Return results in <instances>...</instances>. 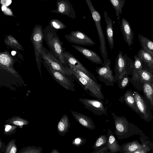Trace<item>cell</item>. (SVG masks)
Wrapping results in <instances>:
<instances>
[{
    "label": "cell",
    "mask_w": 153,
    "mask_h": 153,
    "mask_svg": "<svg viewBox=\"0 0 153 153\" xmlns=\"http://www.w3.org/2000/svg\"><path fill=\"white\" fill-rule=\"evenodd\" d=\"M68 64L69 68L76 77V80L88 94L99 100H104L101 84L91 78L74 66Z\"/></svg>",
    "instance_id": "1"
},
{
    "label": "cell",
    "mask_w": 153,
    "mask_h": 153,
    "mask_svg": "<svg viewBox=\"0 0 153 153\" xmlns=\"http://www.w3.org/2000/svg\"><path fill=\"white\" fill-rule=\"evenodd\" d=\"M111 114L115 127L114 134L117 136L118 139H127L133 135H139L143 132L137 126L129 122L125 117L117 116L114 112H112Z\"/></svg>",
    "instance_id": "2"
},
{
    "label": "cell",
    "mask_w": 153,
    "mask_h": 153,
    "mask_svg": "<svg viewBox=\"0 0 153 153\" xmlns=\"http://www.w3.org/2000/svg\"><path fill=\"white\" fill-rule=\"evenodd\" d=\"M134 65L132 60L122 51L118 53L114 68V75L116 82L125 74H131L132 73Z\"/></svg>",
    "instance_id": "3"
},
{
    "label": "cell",
    "mask_w": 153,
    "mask_h": 153,
    "mask_svg": "<svg viewBox=\"0 0 153 153\" xmlns=\"http://www.w3.org/2000/svg\"><path fill=\"white\" fill-rule=\"evenodd\" d=\"M91 13L98 32L100 43V49L103 59L108 58L107 51L104 35L101 25L100 14L94 7L91 0H85Z\"/></svg>",
    "instance_id": "4"
},
{
    "label": "cell",
    "mask_w": 153,
    "mask_h": 153,
    "mask_svg": "<svg viewBox=\"0 0 153 153\" xmlns=\"http://www.w3.org/2000/svg\"><path fill=\"white\" fill-rule=\"evenodd\" d=\"M111 60L107 58L104 60L102 66L96 67L95 71L100 81L107 86H114L116 82L111 68Z\"/></svg>",
    "instance_id": "5"
},
{
    "label": "cell",
    "mask_w": 153,
    "mask_h": 153,
    "mask_svg": "<svg viewBox=\"0 0 153 153\" xmlns=\"http://www.w3.org/2000/svg\"><path fill=\"white\" fill-rule=\"evenodd\" d=\"M43 40V34L41 28L38 27H35L31 36V40L33 46L36 61L41 75V52L43 47L42 45Z\"/></svg>",
    "instance_id": "6"
},
{
    "label": "cell",
    "mask_w": 153,
    "mask_h": 153,
    "mask_svg": "<svg viewBox=\"0 0 153 153\" xmlns=\"http://www.w3.org/2000/svg\"><path fill=\"white\" fill-rule=\"evenodd\" d=\"M44 63L53 79L60 85L67 90L73 91H76L74 81L71 78L66 77L59 71L52 68L49 63L44 61Z\"/></svg>",
    "instance_id": "7"
},
{
    "label": "cell",
    "mask_w": 153,
    "mask_h": 153,
    "mask_svg": "<svg viewBox=\"0 0 153 153\" xmlns=\"http://www.w3.org/2000/svg\"><path fill=\"white\" fill-rule=\"evenodd\" d=\"M41 58L46 61L53 69L58 71L65 75H71L73 74L70 68L63 66L62 63L49 51H47L43 47L41 52Z\"/></svg>",
    "instance_id": "8"
},
{
    "label": "cell",
    "mask_w": 153,
    "mask_h": 153,
    "mask_svg": "<svg viewBox=\"0 0 153 153\" xmlns=\"http://www.w3.org/2000/svg\"><path fill=\"white\" fill-rule=\"evenodd\" d=\"M79 101L82 104L85 108L96 115H107V107L105 106L102 101L97 99L79 98Z\"/></svg>",
    "instance_id": "9"
},
{
    "label": "cell",
    "mask_w": 153,
    "mask_h": 153,
    "mask_svg": "<svg viewBox=\"0 0 153 153\" xmlns=\"http://www.w3.org/2000/svg\"><path fill=\"white\" fill-rule=\"evenodd\" d=\"M139 115L141 118L145 121L149 122L153 119L151 110L143 97L138 91L134 92Z\"/></svg>",
    "instance_id": "10"
},
{
    "label": "cell",
    "mask_w": 153,
    "mask_h": 153,
    "mask_svg": "<svg viewBox=\"0 0 153 153\" xmlns=\"http://www.w3.org/2000/svg\"><path fill=\"white\" fill-rule=\"evenodd\" d=\"M48 45L56 57L62 64L67 63L64 55V51L59 38L52 34L47 37Z\"/></svg>",
    "instance_id": "11"
},
{
    "label": "cell",
    "mask_w": 153,
    "mask_h": 153,
    "mask_svg": "<svg viewBox=\"0 0 153 153\" xmlns=\"http://www.w3.org/2000/svg\"><path fill=\"white\" fill-rule=\"evenodd\" d=\"M68 41L71 43L82 45L92 46L94 42L89 36L79 30L73 31L65 36Z\"/></svg>",
    "instance_id": "12"
},
{
    "label": "cell",
    "mask_w": 153,
    "mask_h": 153,
    "mask_svg": "<svg viewBox=\"0 0 153 153\" xmlns=\"http://www.w3.org/2000/svg\"><path fill=\"white\" fill-rule=\"evenodd\" d=\"M71 46L85 58L93 63L98 65H103V62L102 59L100 56L95 52L76 45L72 44Z\"/></svg>",
    "instance_id": "13"
},
{
    "label": "cell",
    "mask_w": 153,
    "mask_h": 153,
    "mask_svg": "<svg viewBox=\"0 0 153 153\" xmlns=\"http://www.w3.org/2000/svg\"><path fill=\"white\" fill-rule=\"evenodd\" d=\"M64 55L66 60L68 64L74 66L94 81L97 82L94 76L70 52L64 51Z\"/></svg>",
    "instance_id": "14"
},
{
    "label": "cell",
    "mask_w": 153,
    "mask_h": 153,
    "mask_svg": "<svg viewBox=\"0 0 153 153\" xmlns=\"http://www.w3.org/2000/svg\"><path fill=\"white\" fill-rule=\"evenodd\" d=\"M0 63L1 68L13 75L18 76V74L13 67V60L7 52H0Z\"/></svg>",
    "instance_id": "15"
},
{
    "label": "cell",
    "mask_w": 153,
    "mask_h": 153,
    "mask_svg": "<svg viewBox=\"0 0 153 153\" xmlns=\"http://www.w3.org/2000/svg\"><path fill=\"white\" fill-rule=\"evenodd\" d=\"M120 29L124 41L130 46L133 43L134 34L130 24L124 18L122 19Z\"/></svg>",
    "instance_id": "16"
},
{
    "label": "cell",
    "mask_w": 153,
    "mask_h": 153,
    "mask_svg": "<svg viewBox=\"0 0 153 153\" xmlns=\"http://www.w3.org/2000/svg\"><path fill=\"white\" fill-rule=\"evenodd\" d=\"M71 112L76 121L83 127L91 130L95 129L96 126L90 117L73 111H71Z\"/></svg>",
    "instance_id": "17"
},
{
    "label": "cell",
    "mask_w": 153,
    "mask_h": 153,
    "mask_svg": "<svg viewBox=\"0 0 153 153\" xmlns=\"http://www.w3.org/2000/svg\"><path fill=\"white\" fill-rule=\"evenodd\" d=\"M58 12L73 19H76V13L72 4L68 0H61L58 3Z\"/></svg>",
    "instance_id": "18"
},
{
    "label": "cell",
    "mask_w": 153,
    "mask_h": 153,
    "mask_svg": "<svg viewBox=\"0 0 153 153\" xmlns=\"http://www.w3.org/2000/svg\"><path fill=\"white\" fill-rule=\"evenodd\" d=\"M119 100L122 102L123 101H124L127 105L138 115H139L134 97V93L132 90H127L123 95L120 97Z\"/></svg>",
    "instance_id": "19"
},
{
    "label": "cell",
    "mask_w": 153,
    "mask_h": 153,
    "mask_svg": "<svg viewBox=\"0 0 153 153\" xmlns=\"http://www.w3.org/2000/svg\"><path fill=\"white\" fill-rule=\"evenodd\" d=\"M104 16L106 23V33L108 45L110 49H112L114 46L113 22L111 19L108 16L107 13L104 11Z\"/></svg>",
    "instance_id": "20"
},
{
    "label": "cell",
    "mask_w": 153,
    "mask_h": 153,
    "mask_svg": "<svg viewBox=\"0 0 153 153\" xmlns=\"http://www.w3.org/2000/svg\"><path fill=\"white\" fill-rule=\"evenodd\" d=\"M142 91L145 101L151 110H153V83H144L143 85Z\"/></svg>",
    "instance_id": "21"
},
{
    "label": "cell",
    "mask_w": 153,
    "mask_h": 153,
    "mask_svg": "<svg viewBox=\"0 0 153 153\" xmlns=\"http://www.w3.org/2000/svg\"><path fill=\"white\" fill-rule=\"evenodd\" d=\"M107 136V146L109 150V153H115L119 152L120 146L118 143L114 133L109 129H108Z\"/></svg>",
    "instance_id": "22"
},
{
    "label": "cell",
    "mask_w": 153,
    "mask_h": 153,
    "mask_svg": "<svg viewBox=\"0 0 153 153\" xmlns=\"http://www.w3.org/2000/svg\"><path fill=\"white\" fill-rule=\"evenodd\" d=\"M142 147V145L137 140L124 143L120 146L119 152L123 153H134Z\"/></svg>",
    "instance_id": "23"
},
{
    "label": "cell",
    "mask_w": 153,
    "mask_h": 153,
    "mask_svg": "<svg viewBox=\"0 0 153 153\" xmlns=\"http://www.w3.org/2000/svg\"><path fill=\"white\" fill-rule=\"evenodd\" d=\"M70 127L68 117L67 115L64 114L62 116L58 123V131L60 135L64 136L67 133L69 132Z\"/></svg>",
    "instance_id": "24"
},
{
    "label": "cell",
    "mask_w": 153,
    "mask_h": 153,
    "mask_svg": "<svg viewBox=\"0 0 153 153\" xmlns=\"http://www.w3.org/2000/svg\"><path fill=\"white\" fill-rule=\"evenodd\" d=\"M138 37L143 48L153 57V41L140 34Z\"/></svg>",
    "instance_id": "25"
},
{
    "label": "cell",
    "mask_w": 153,
    "mask_h": 153,
    "mask_svg": "<svg viewBox=\"0 0 153 153\" xmlns=\"http://www.w3.org/2000/svg\"><path fill=\"white\" fill-rule=\"evenodd\" d=\"M138 55L140 61H143L146 63L152 70L153 69V57L143 48L138 51Z\"/></svg>",
    "instance_id": "26"
},
{
    "label": "cell",
    "mask_w": 153,
    "mask_h": 153,
    "mask_svg": "<svg viewBox=\"0 0 153 153\" xmlns=\"http://www.w3.org/2000/svg\"><path fill=\"white\" fill-rule=\"evenodd\" d=\"M107 137L105 134L100 135L92 147L94 150L92 153H96L101 149L107 147Z\"/></svg>",
    "instance_id": "27"
},
{
    "label": "cell",
    "mask_w": 153,
    "mask_h": 153,
    "mask_svg": "<svg viewBox=\"0 0 153 153\" xmlns=\"http://www.w3.org/2000/svg\"><path fill=\"white\" fill-rule=\"evenodd\" d=\"M112 5L115 11L118 21L120 19V15L122 13V9L125 2V0H109Z\"/></svg>",
    "instance_id": "28"
},
{
    "label": "cell",
    "mask_w": 153,
    "mask_h": 153,
    "mask_svg": "<svg viewBox=\"0 0 153 153\" xmlns=\"http://www.w3.org/2000/svg\"><path fill=\"white\" fill-rule=\"evenodd\" d=\"M5 44L16 49L24 51L22 45L18 41L11 36H7L4 40Z\"/></svg>",
    "instance_id": "29"
},
{
    "label": "cell",
    "mask_w": 153,
    "mask_h": 153,
    "mask_svg": "<svg viewBox=\"0 0 153 153\" xmlns=\"http://www.w3.org/2000/svg\"><path fill=\"white\" fill-rule=\"evenodd\" d=\"M140 79L141 83L145 82L153 83V75L151 73L143 69L139 71Z\"/></svg>",
    "instance_id": "30"
},
{
    "label": "cell",
    "mask_w": 153,
    "mask_h": 153,
    "mask_svg": "<svg viewBox=\"0 0 153 153\" xmlns=\"http://www.w3.org/2000/svg\"><path fill=\"white\" fill-rule=\"evenodd\" d=\"M140 137V139L142 142V147L148 150L149 152L151 150H153V143L149 140L143 132L139 134Z\"/></svg>",
    "instance_id": "31"
},
{
    "label": "cell",
    "mask_w": 153,
    "mask_h": 153,
    "mask_svg": "<svg viewBox=\"0 0 153 153\" xmlns=\"http://www.w3.org/2000/svg\"><path fill=\"white\" fill-rule=\"evenodd\" d=\"M6 123L13 125L22 126L27 125L29 122L26 120L21 117L15 116L7 120Z\"/></svg>",
    "instance_id": "32"
},
{
    "label": "cell",
    "mask_w": 153,
    "mask_h": 153,
    "mask_svg": "<svg viewBox=\"0 0 153 153\" xmlns=\"http://www.w3.org/2000/svg\"><path fill=\"white\" fill-rule=\"evenodd\" d=\"M134 62L133 65L134 68V72L133 77L134 79L135 77L138 76L137 73L139 74V71L142 69V67L141 62V61L140 59L137 56L135 55L134 56Z\"/></svg>",
    "instance_id": "33"
},
{
    "label": "cell",
    "mask_w": 153,
    "mask_h": 153,
    "mask_svg": "<svg viewBox=\"0 0 153 153\" xmlns=\"http://www.w3.org/2000/svg\"><path fill=\"white\" fill-rule=\"evenodd\" d=\"M130 79L128 75L126 74L117 81L118 86L120 89H123L128 85Z\"/></svg>",
    "instance_id": "34"
},
{
    "label": "cell",
    "mask_w": 153,
    "mask_h": 153,
    "mask_svg": "<svg viewBox=\"0 0 153 153\" xmlns=\"http://www.w3.org/2000/svg\"><path fill=\"white\" fill-rule=\"evenodd\" d=\"M14 140H12L8 144L5 150V153H16L17 151V147L15 144Z\"/></svg>",
    "instance_id": "35"
},
{
    "label": "cell",
    "mask_w": 153,
    "mask_h": 153,
    "mask_svg": "<svg viewBox=\"0 0 153 153\" xmlns=\"http://www.w3.org/2000/svg\"><path fill=\"white\" fill-rule=\"evenodd\" d=\"M86 142L85 138L79 136L75 138L72 141V144L75 147H78L84 144Z\"/></svg>",
    "instance_id": "36"
},
{
    "label": "cell",
    "mask_w": 153,
    "mask_h": 153,
    "mask_svg": "<svg viewBox=\"0 0 153 153\" xmlns=\"http://www.w3.org/2000/svg\"><path fill=\"white\" fill-rule=\"evenodd\" d=\"M5 129L4 134L6 135L13 134L16 131V129L17 128L16 126H12L8 124L4 126Z\"/></svg>",
    "instance_id": "37"
},
{
    "label": "cell",
    "mask_w": 153,
    "mask_h": 153,
    "mask_svg": "<svg viewBox=\"0 0 153 153\" xmlns=\"http://www.w3.org/2000/svg\"><path fill=\"white\" fill-rule=\"evenodd\" d=\"M34 147H26L23 149L19 152L22 153H40V149H39L38 148Z\"/></svg>",
    "instance_id": "38"
},
{
    "label": "cell",
    "mask_w": 153,
    "mask_h": 153,
    "mask_svg": "<svg viewBox=\"0 0 153 153\" xmlns=\"http://www.w3.org/2000/svg\"><path fill=\"white\" fill-rule=\"evenodd\" d=\"M52 24L53 26L57 29H62L66 27V26L64 24L58 20L53 21Z\"/></svg>",
    "instance_id": "39"
},
{
    "label": "cell",
    "mask_w": 153,
    "mask_h": 153,
    "mask_svg": "<svg viewBox=\"0 0 153 153\" xmlns=\"http://www.w3.org/2000/svg\"><path fill=\"white\" fill-rule=\"evenodd\" d=\"M12 3V0H1V3L6 6L9 5Z\"/></svg>",
    "instance_id": "40"
},
{
    "label": "cell",
    "mask_w": 153,
    "mask_h": 153,
    "mask_svg": "<svg viewBox=\"0 0 153 153\" xmlns=\"http://www.w3.org/2000/svg\"><path fill=\"white\" fill-rule=\"evenodd\" d=\"M3 12L5 15L9 16H13V14L11 10L8 7L6 10L3 11Z\"/></svg>",
    "instance_id": "41"
},
{
    "label": "cell",
    "mask_w": 153,
    "mask_h": 153,
    "mask_svg": "<svg viewBox=\"0 0 153 153\" xmlns=\"http://www.w3.org/2000/svg\"><path fill=\"white\" fill-rule=\"evenodd\" d=\"M7 8V6L4 5H3L1 7V10L3 11L6 10Z\"/></svg>",
    "instance_id": "42"
},
{
    "label": "cell",
    "mask_w": 153,
    "mask_h": 153,
    "mask_svg": "<svg viewBox=\"0 0 153 153\" xmlns=\"http://www.w3.org/2000/svg\"><path fill=\"white\" fill-rule=\"evenodd\" d=\"M16 52L14 51H13L11 52V54L13 55H14L16 54Z\"/></svg>",
    "instance_id": "43"
},
{
    "label": "cell",
    "mask_w": 153,
    "mask_h": 153,
    "mask_svg": "<svg viewBox=\"0 0 153 153\" xmlns=\"http://www.w3.org/2000/svg\"><path fill=\"white\" fill-rule=\"evenodd\" d=\"M53 151H54V150H53ZM54 151L53 152V151H52L51 152V153L53 152V153H59V152L57 150H56V149H55V151Z\"/></svg>",
    "instance_id": "44"
},
{
    "label": "cell",
    "mask_w": 153,
    "mask_h": 153,
    "mask_svg": "<svg viewBox=\"0 0 153 153\" xmlns=\"http://www.w3.org/2000/svg\"><path fill=\"white\" fill-rule=\"evenodd\" d=\"M153 75V69L152 70V72L151 73Z\"/></svg>",
    "instance_id": "45"
}]
</instances>
